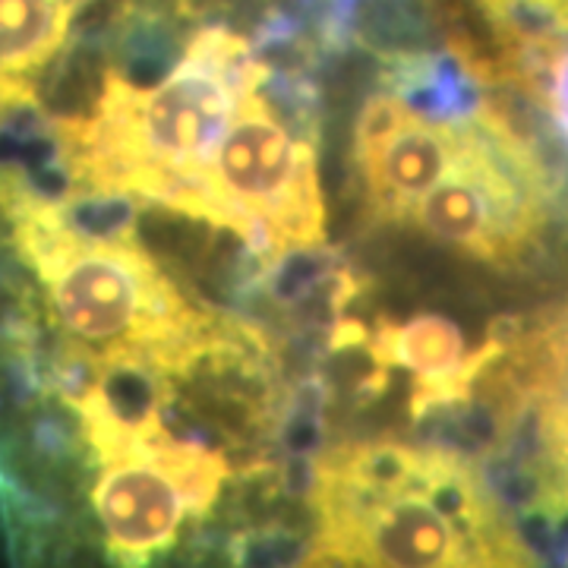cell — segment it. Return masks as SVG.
<instances>
[{
  "instance_id": "6da1fadb",
  "label": "cell",
  "mask_w": 568,
  "mask_h": 568,
  "mask_svg": "<svg viewBox=\"0 0 568 568\" xmlns=\"http://www.w3.org/2000/svg\"><path fill=\"white\" fill-rule=\"evenodd\" d=\"M282 364L224 316L183 357L0 402L13 568H291L301 493Z\"/></svg>"
},
{
  "instance_id": "7a4b0ae2",
  "label": "cell",
  "mask_w": 568,
  "mask_h": 568,
  "mask_svg": "<svg viewBox=\"0 0 568 568\" xmlns=\"http://www.w3.org/2000/svg\"><path fill=\"white\" fill-rule=\"evenodd\" d=\"M155 73L123 77L99 58L95 32H70L29 95L0 121L44 136L67 196L162 209L278 265L325 246L320 126L301 73L263 44L284 20L212 13Z\"/></svg>"
},
{
  "instance_id": "3957f363",
  "label": "cell",
  "mask_w": 568,
  "mask_h": 568,
  "mask_svg": "<svg viewBox=\"0 0 568 568\" xmlns=\"http://www.w3.org/2000/svg\"><path fill=\"white\" fill-rule=\"evenodd\" d=\"M388 63L351 140L361 224L493 275L537 265L562 215L544 152L455 54L414 51Z\"/></svg>"
},
{
  "instance_id": "277c9868",
  "label": "cell",
  "mask_w": 568,
  "mask_h": 568,
  "mask_svg": "<svg viewBox=\"0 0 568 568\" xmlns=\"http://www.w3.org/2000/svg\"><path fill=\"white\" fill-rule=\"evenodd\" d=\"M291 568H544V559L474 452L383 433L313 452Z\"/></svg>"
},
{
  "instance_id": "5b68a950",
  "label": "cell",
  "mask_w": 568,
  "mask_h": 568,
  "mask_svg": "<svg viewBox=\"0 0 568 568\" xmlns=\"http://www.w3.org/2000/svg\"><path fill=\"white\" fill-rule=\"evenodd\" d=\"M465 7L480 32L446 26L448 51L465 67L568 39V0H465Z\"/></svg>"
},
{
  "instance_id": "8992f818",
  "label": "cell",
  "mask_w": 568,
  "mask_h": 568,
  "mask_svg": "<svg viewBox=\"0 0 568 568\" xmlns=\"http://www.w3.org/2000/svg\"><path fill=\"white\" fill-rule=\"evenodd\" d=\"M521 506L552 530H568V364L521 455Z\"/></svg>"
},
{
  "instance_id": "52a82bcc",
  "label": "cell",
  "mask_w": 568,
  "mask_h": 568,
  "mask_svg": "<svg viewBox=\"0 0 568 568\" xmlns=\"http://www.w3.org/2000/svg\"><path fill=\"white\" fill-rule=\"evenodd\" d=\"M566 568H568V559H566Z\"/></svg>"
}]
</instances>
